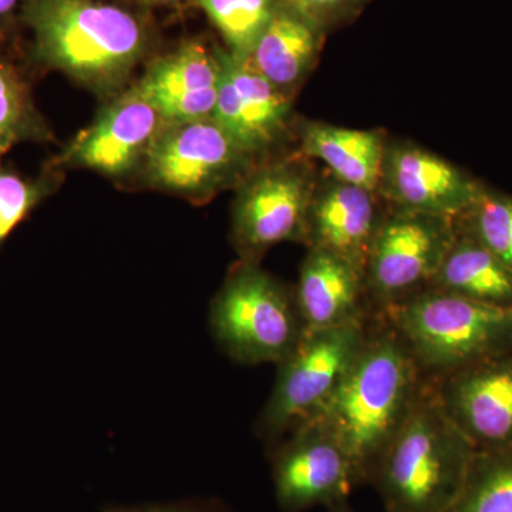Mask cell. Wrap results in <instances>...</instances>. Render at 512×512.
<instances>
[{
  "mask_svg": "<svg viewBox=\"0 0 512 512\" xmlns=\"http://www.w3.org/2000/svg\"><path fill=\"white\" fill-rule=\"evenodd\" d=\"M52 128L37 109L25 67L0 56V161L22 143H50Z\"/></svg>",
  "mask_w": 512,
  "mask_h": 512,
  "instance_id": "21",
  "label": "cell"
},
{
  "mask_svg": "<svg viewBox=\"0 0 512 512\" xmlns=\"http://www.w3.org/2000/svg\"><path fill=\"white\" fill-rule=\"evenodd\" d=\"M60 168L47 163L36 177H26L0 161V251L12 232L62 184Z\"/></svg>",
  "mask_w": 512,
  "mask_h": 512,
  "instance_id": "24",
  "label": "cell"
},
{
  "mask_svg": "<svg viewBox=\"0 0 512 512\" xmlns=\"http://www.w3.org/2000/svg\"><path fill=\"white\" fill-rule=\"evenodd\" d=\"M322 30L352 19L369 0H285Z\"/></svg>",
  "mask_w": 512,
  "mask_h": 512,
  "instance_id": "26",
  "label": "cell"
},
{
  "mask_svg": "<svg viewBox=\"0 0 512 512\" xmlns=\"http://www.w3.org/2000/svg\"><path fill=\"white\" fill-rule=\"evenodd\" d=\"M456 237L453 218L400 210L384 215L365 266L375 312L429 288Z\"/></svg>",
  "mask_w": 512,
  "mask_h": 512,
  "instance_id": "9",
  "label": "cell"
},
{
  "mask_svg": "<svg viewBox=\"0 0 512 512\" xmlns=\"http://www.w3.org/2000/svg\"><path fill=\"white\" fill-rule=\"evenodd\" d=\"M426 382L399 333L375 312L365 345L349 372L325 406L308 420L318 421L338 439L360 484L367 483Z\"/></svg>",
  "mask_w": 512,
  "mask_h": 512,
  "instance_id": "1",
  "label": "cell"
},
{
  "mask_svg": "<svg viewBox=\"0 0 512 512\" xmlns=\"http://www.w3.org/2000/svg\"><path fill=\"white\" fill-rule=\"evenodd\" d=\"M305 158L259 165L238 185L232 242L242 261L259 262L275 245L303 242L318 185Z\"/></svg>",
  "mask_w": 512,
  "mask_h": 512,
  "instance_id": "8",
  "label": "cell"
},
{
  "mask_svg": "<svg viewBox=\"0 0 512 512\" xmlns=\"http://www.w3.org/2000/svg\"><path fill=\"white\" fill-rule=\"evenodd\" d=\"M410 349L427 379L512 350V309L427 288L377 312Z\"/></svg>",
  "mask_w": 512,
  "mask_h": 512,
  "instance_id": "4",
  "label": "cell"
},
{
  "mask_svg": "<svg viewBox=\"0 0 512 512\" xmlns=\"http://www.w3.org/2000/svg\"><path fill=\"white\" fill-rule=\"evenodd\" d=\"M168 121L136 86L121 92L50 163L119 178L143 167Z\"/></svg>",
  "mask_w": 512,
  "mask_h": 512,
  "instance_id": "11",
  "label": "cell"
},
{
  "mask_svg": "<svg viewBox=\"0 0 512 512\" xmlns=\"http://www.w3.org/2000/svg\"><path fill=\"white\" fill-rule=\"evenodd\" d=\"M457 232L473 238L512 272V197L483 188L456 218Z\"/></svg>",
  "mask_w": 512,
  "mask_h": 512,
  "instance_id": "25",
  "label": "cell"
},
{
  "mask_svg": "<svg viewBox=\"0 0 512 512\" xmlns=\"http://www.w3.org/2000/svg\"><path fill=\"white\" fill-rule=\"evenodd\" d=\"M269 461L276 504L284 512L333 507L348 501L360 484L345 448L315 420L303 421L269 447Z\"/></svg>",
  "mask_w": 512,
  "mask_h": 512,
  "instance_id": "10",
  "label": "cell"
},
{
  "mask_svg": "<svg viewBox=\"0 0 512 512\" xmlns=\"http://www.w3.org/2000/svg\"><path fill=\"white\" fill-rule=\"evenodd\" d=\"M221 62L220 90L212 120L245 153L258 160L284 137L291 99L269 83L248 62L217 47Z\"/></svg>",
  "mask_w": 512,
  "mask_h": 512,
  "instance_id": "14",
  "label": "cell"
},
{
  "mask_svg": "<svg viewBox=\"0 0 512 512\" xmlns=\"http://www.w3.org/2000/svg\"><path fill=\"white\" fill-rule=\"evenodd\" d=\"M429 382L441 410L474 450L512 448V350Z\"/></svg>",
  "mask_w": 512,
  "mask_h": 512,
  "instance_id": "12",
  "label": "cell"
},
{
  "mask_svg": "<svg viewBox=\"0 0 512 512\" xmlns=\"http://www.w3.org/2000/svg\"><path fill=\"white\" fill-rule=\"evenodd\" d=\"M100 512H231L217 498H188L164 503L109 504Z\"/></svg>",
  "mask_w": 512,
  "mask_h": 512,
  "instance_id": "27",
  "label": "cell"
},
{
  "mask_svg": "<svg viewBox=\"0 0 512 512\" xmlns=\"http://www.w3.org/2000/svg\"><path fill=\"white\" fill-rule=\"evenodd\" d=\"M383 217L376 192L332 177L316 185L303 244L342 256L365 272L367 255Z\"/></svg>",
  "mask_w": 512,
  "mask_h": 512,
  "instance_id": "16",
  "label": "cell"
},
{
  "mask_svg": "<svg viewBox=\"0 0 512 512\" xmlns=\"http://www.w3.org/2000/svg\"><path fill=\"white\" fill-rule=\"evenodd\" d=\"M210 329L225 355L248 366L279 365L306 332L295 292L242 259L211 303Z\"/></svg>",
  "mask_w": 512,
  "mask_h": 512,
  "instance_id": "5",
  "label": "cell"
},
{
  "mask_svg": "<svg viewBox=\"0 0 512 512\" xmlns=\"http://www.w3.org/2000/svg\"><path fill=\"white\" fill-rule=\"evenodd\" d=\"M329 512H355L352 507H350L348 501H343V503L333 505V507L328 508Z\"/></svg>",
  "mask_w": 512,
  "mask_h": 512,
  "instance_id": "29",
  "label": "cell"
},
{
  "mask_svg": "<svg viewBox=\"0 0 512 512\" xmlns=\"http://www.w3.org/2000/svg\"><path fill=\"white\" fill-rule=\"evenodd\" d=\"M450 512H512V448L476 451Z\"/></svg>",
  "mask_w": 512,
  "mask_h": 512,
  "instance_id": "23",
  "label": "cell"
},
{
  "mask_svg": "<svg viewBox=\"0 0 512 512\" xmlns=\"http://www.w3.org/2000/svg\"><path fill=\"white\" fill-rule=\"evenodd\" d=\"M476 450L441 410L429 379L369 481L386 512H450Z\"/></svg>",
  "mask_w": 512,
  "mask_h": 512,
  "instance_id": "3",
  "label": "cell"
},
{
  "mask_svg": "<svg viewBox=\"0 0 512 512\" xmlns=\"http://www.w3.org/2000/svg\"><path fill=\"white\" fill-rule=\"evenodd\" d=\"M484 185L447 160L410 143L386 147L377 192L393 210L456 218L474 204Z\"/></svg>",
  "mask_w": 512,
  "mask_h": 512,
  "instance_id": "13",
  "label": "cell"
},
{
  "mask_svg": "<svg viewBox=\"0 0 512 512\" xmlns=\"http://www.w3.org/2000/svg\"><path fill=\"white\" fill-rule=\"evenodd\" d=\"M295 298L306 332L336 328L375 315L367 295L365 272L323 249H308Z\"/></svg>",
  "mask_w": 512,
  "mask_h": 512,
  "instance_id": "17",
  "label": "cell"
},
{
  "mask_svg": "<svg viewBox=\"0 0 512 512\" xmlns=\"http://www.w3.org/2000/svg\"><path fill=\"white\" fill-rule=\"evenodd\" d=\"M26 0H0V45H9L23 28L22 10Z\"/></svg>",
  "mask_w": 512,
  "mask_h": 512,
  "instance_id": "28",
  "label": "cell"
},
{
  "mask_svg": "<svg viewBox=\"0 0 512 512\" xmlns=\"http://www.w3.org/2000/svg\"><path fill=\"white\" fill-rule=\"evenodd\" d=\"M372 318L305 332L279 363L274 389L256 420L268 448L325 406L365 345Z\"/></svg>",
  "mask_w": 512,
  "mask_h": 512,
  "instance_id": "6",
  "label": "cell"
},
{
  "mask_svg": "<svg viewBox=\"0 0 512 512\" xmlns=\"http://www.w3.org/2000/svg\"><path fill=\"white\" fill-rule=\"evenodd\" d=\"M386 141L379 131L353 130L325 123H306L301 131V151L328 167L343 183L377 192Z\"/></svg>",
  "mask_w": 512,
  "mask_h": 512,
  "instance_id": "19",
  "label": "cell"
},
{
  "mask_svg": "<svg viewBox=\"0 0 512 512\" xmlns=\"http://www.w3.org/2000/svg\"><path fill=\"white\" fill-rule=\"evenodd\" d=\"M255 167V158L208 117L167 123L141 170L153 187L205 202L238 188Z\"/></svg>",
  "mask_w": 512,
  "mask_h": 512,
  "instance_id": "7",
  "label": "cell"
},
{
  "mask_svg": "<svg viewBox=\"0 0 512 512\" xmlns=\"http://www.w3.org/2000/svg\"><path fill=\"white\" fill-rule=\"evenodd\" d=\"M26 59L57 70L100 97H116L150 49L137 16L101 0H26Z\"/></svg>",
  "mask_w": 512,
  "mask_h": 512,
  "instance_id": "2",
  "label": "cell"
},
{
  "mask_svg": "<svg viewBox=\"0 0 512 512\" xmlns=\"http://www.w3.org/2000/svg\"><path fill=\"white\" fill-rule=\"evenodd\" d=\"M429 288L512 309V272L473 238L457 232Z\"/></svg>",
  "mask_w": 512,
  "mask_h": 512,
  "instance_id": "20",
  "label": "cell"
},
{
  "mask_svg": "<svg viewBox=\"0 0 512 512\" xmlns=\"http://www.w3.org/2000/svg\"><path fill=\"white\" fill-rule=\"evenodd\" d=\"M220 80L217 47L188 42L154 60L134 86L168 123H178L212 116Z\"/></svg>",
  "mask_w": 512,
  "mask_h": 512,
  "instance_id": "15",
  "label": "cell"
},
{
  "mask_svg": "<svg viewBox=\"0 0 512 512\" xmlns=\"http://www.w3.org/2000/svg\"><path fill=\"white\" fill-rule=\"evenodd\" d=\"M235 59L247 62L274 18L279 0H197Z\"/></svg>",
  "mask_w": 512,
  "mask_h": 512,
  "instance_id": "22",
  "label": "cell"
},
{
  "mask_svg": "<svg viewBox=\"0 0 512 512\" xmlns=\"http://www.w3.org/2000/svg\"><path fill=\"white\" fill-rule=\"evenodd\" d=\"M323 33L325 30L312 20L279 0L274 18L247 62L269 83L289 94L315 63Z\"/></svg>",
  "mask_w": 512,
  "mask_h": 512,
  "instance_id": "18",
  "label": "cell"
},
{
  "mask_svg": "<svg viewBox=\"0 0 512 512\" xmlns=\"http://www.w3.org/2000/svg\"><path fill=\"white\" fill-rule=\"evenodd\" d=\"M137 2L146 3V5H165V3L181 2V0H137Z\"/></svg>",
  "mask_w": 512,
  "mask_h": 512,
  "instance_id": "30",
  "label": "cell"
}]
</instances>
